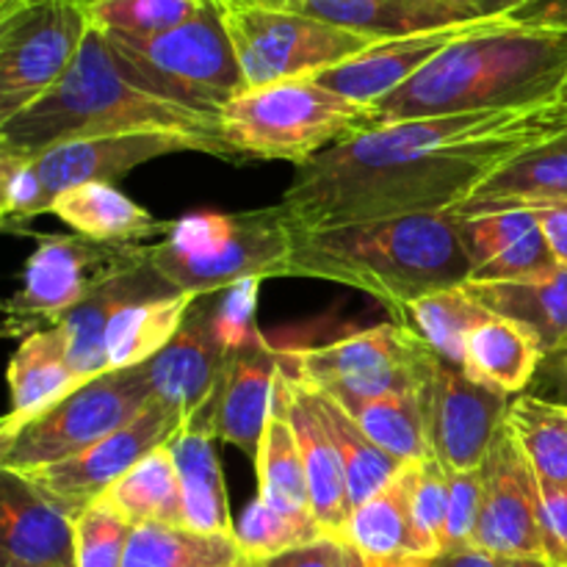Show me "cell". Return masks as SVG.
Wrapping results in <instances>:
<instances>
[{"mask_svg":"<svg viewBox=\"0 0 567 567\" xmlns=\"http://www.w3.org/2000/svg\"><path fill=\"white\" fill-rule=\"evenodd\" d=\"M567 127L565 103L377 125L297 166L277 205L293 230L449 214L502 166Z\"/></svg>","mask_w":567,"mask_h":567,"instance_id":"obj_1","label":"cell"},{"mask_svg":"<svg viewBox=\"0 0 567 567\" xmlns=\"http://www.w3.org/2000/svg\"><path fill=\"white\" fill-rule=\"evenodd\" d=\"M567 86V31L493 20L437 53L374 105L380 125L557 103Z\"/></svg>","mask_w":567,"mask_h":567,"instance_id":"obj_2","label":"cell"},{"mask_svg":"<svg viewBox=\"0 0 567 567\" xmlns=\"http://www.w3.org/2000/svg\"><path fill=\"white\" fill-rule=\"evenodd\" d=\"M288 277L330 280L388 308L393 321L415 299L471 280L460 219L419 214L360 225L293 230Z\"/></svg>","mask_w":567,"mask_h":567,"instance_id":"obj_3","label":"cell"},{"mask_svg":"<svg viewBox=\"0 0 567 567\" xmlns=\"http://www.w3.org/2000/svg\"><path fill=\"white\" fill-rule=\"evenodd\" d=\"M114 133H177L225 144L219 120L169 103L142 86L105 33L92 25L66 75L37 103L0 122V150L37 158L70 138Z\"/></svg>","mask_w":567,"mask_h":567,"instance_id":"obj_4","label":"cell"},{"mask_svg":"<svg viewBox=\"0 0 567 567\" xmlns=\"http://www.w3.org/2000/svg\"><path fill=\"white\" fill-rule=\"evenodd\" d=\"M293 227L280 205L238 214L194 210L147 244V264L175 291L205 297L249 277H288Z\"/></svg>","mask_w":567,"mask_h":567,"instance_id":"obj_5","label":"cell"},{"mask_svg":"<svg viewBox=\"0 0 567 567\" xmlns=\"http://www.w3.org/2000/svg\"><path fill=\"white\" fill-rule=\"evenodd\" d=\"M380 125L371 105L354 103L313 78L244 89L221 109L219 133L244 161L302 166L332 144Z\"/></svg>","mask_w":567,"mask_h":567,"instance_id":"obj_6","label":"cell"},{"mask_svg":"<svg viewBox=\"0 0 567 567\" xmlns=\"http://www.w3.org/2000/svg\"><path fill=\"white\" fill-rule=\"evenodd\" d=\"M105 39L142 86L214 120L247 89L214 0L203 14L161 37L122 39L105 33Z\"/></svg>","mask_w":567,"mask_h":567,"instance_id":"obj_7","label":"cell"},{"mask_svg":"<svg viewBox=\"0 0 567 567\" xmlns=\"http://www.w3.org/2000/svg\"><path fill=\"white\" fill-rule=\"evenodd\" d=\"M150 402L144 363L92 377L33 421L0 432V471L28 474L75 457L131 424Z\"/></svg>","mask_w":567,"mask_h":567,"instance_id":"obj_8","label":"cell"},{"mask_svg":"<svg viewBox=\"0 0 567 567\" xmlns=\"http://www.w3.org/2000/svg\"><path fill=\"white\" fill-rule=\"evenodd\" d=\"M227 28L247 89L316 78L354 59L377 39L280 6L214 0Z\"/></svg>","mask_w":567,"mask_h":567,"instance_id":"obj_9","label":"cell"},{"mask_svg":"<svg viewBox=\"0 0 567 567\" xmlns=\"http://www.w3.org/2000/svg\"><path fill=\"white\" fill-rule=\"evenodd\" d=\"M147 264V247H120L72 236H39L22 269V286L6 299V336L50 330L105 282Z\"/></svg>","mask_w":567,"mask_h":567,"instance_id":"obj_10","label":"cell"},{"mask_svg":"<svg viewBox=\"0 0 567 567\" xmlns=\"http://www.w3.org/2000/svg\"><path fill=\"white\" fill-rule=\"evenodd\" d=\"M92 31L89 0H14L0 9V122L50 92Z\"/></svg>","mask_w":567,"mask_h":567,"instance_id":"obj_11","label":"cell"},{"mask_svg":"<svg viewBox=\"0 0 567 567\" xmlns=\"http://www.w3.org/2000/svg\"><path fill=\"white\" fill-rule=\"evenodd\" d=\"M432 349L408 327L388 321L308 349H280L286 369L336 399L419 396Z\"/></svg>","mask_w":567,"mask_h":567,"instance_id":"obj_12","label":"cell"},{"mask_svg":"<svg viewBox=\"0 0 567 567\" xmlns=\"http://www.w3.org/2000/svg\"><path fill=\"white\" fill-rule=\"evenodd\" d=\"M419 399L432 457L441 460L446 471L482 468L513 402L474 382L437 352L426 358Z\"/></svg>","mask_w":567,"mask_h":567,"instance_id":"obj_13","label":"cell"},{"mask_svg":"<svg viewBox=\"0 0 567 567\" xmlns=\"http://www.w3.org/2000/svg\"><path fill=\"white\" fill-rule=\"evenodd\" d=\"M177 426L181 421L169 410L161 408L158 402H150L131 424L89 446L86 452L20 476L44 502L75 520L89 504L103 498L138 460L164 446Z\"/></svg>","mask_w":567,"mask_h":567,"instance_id":"obj_14","label":"cell"},{"mask_svg":"<svg viewBox=\"0 0 567 567\" xmlns=\"http://www.w3.org/2000/svg\"><path fill=\"white\" fill-rule=\"evenodd\" d=\"M172 153H205L227 164H247L227 144L177 136V133H114V136L70 138L44 150L33 161L50 203H55V197L70 188L83 183H116L136 166Z\"/></svg>","mask_w":567,"mask_h":567,"instance_id":"obj_15","label":"cell"},{"mask_svg":"<svg viewBox=\"0 0 567 567\" xmlns=\"http://www.w3.org/2000/svg\"><path fill=\"white\" fill-rule=\"evenodd\" d=\"M485 502L474 546L502 559L546 557L540 532V480L507 424L498 430L485 463Z\"/></svg>","mask_w":567,"mask_h":567,"instance_id":"obj_16","label":"cell"},{"mask_svg":"<svg viewBox=\"0 0 567 567\" xmlns=\"http://www.w3.org/2000/svg\"><path fill=\"white\" fill-rule=\"evenodd\" d=\"M275 404L286 413L288 424L293 426V435H297L316 520L327 537L341 540L349 515H352L347 471H343L341 454H338L336 443H332L330 432L321 421L310 385L291 369H286L282 358L275 385Z\"/></svg>","mask_w":567,"mask_h":567,"instance_id":"obj_17","label":"cell"},{"mask_svg":"<svg viewBox=\"0 0 567 567\" xmlns=\"http://www.w3.org/2000/svg\"><path fill=\"white\" fill-rule=\"evenodd\" d=\"M460 233L471 258L468 282L537 280L559 269L535 208L491 210L460 219Z\"/></svg>","mask_w":567,"mask_h":567,"instance_id":"obj_18","label":"cell"},{"mask_svg":"<svg viewBox=\"0 0 567 567\" xmlns=\"http://www.w3.org/2000/svg\"><path fill=\"white\" fill-rule=\"evenodd\" d=\"M227 354L210 332L208 308L194 305L181 332L144 363L153 402L169 410L177 421H186L199 408L219 396L225 380Z\"/></svg>","mask_w":567,"mask_h":567,"instance_id":"obj_19","label":"cell"},{"mask_svg":"<svg viewBox=\"0 0 567 567\" xmlns=\"http://www.w3.org/2000/svg\"><path fill=\"white\" fill-rule=\"evenodd\" d=\"M480 25H485V22H468V25L437 28V31L413 33V37L385 39V42L371 44L369 50H363L354 59L343 61V64L332 66V70L319 72L313 81L343 94V97L354 100V103L374 109L380 100L391 97L396 89L413 81L449 44H454Z\"/></svg>","mask_w":567,"mask_h":567,"instance_id":"obj_20","label":"cell"},{"mask_svg":"<svg viewBox=\"0 0 567 567\" xmlns=\"http://www.w3.org/2000/svg\"><path fill=\"white\" fill-rule=\"evenodd\" d=\"M216 437H219V396L188 415L177 426L175 435L166 441V446H169L183 485L186 529L203 532V535H233L236 520L227 502Z\"/></svg>","mask_w":567,"mask_h":567,"instance_id":"obj_21","label":"cell"},{"mask_svg":"<svg viewBox=\"0 0 567 567\" xmlns=\"http://www.w3.org/2000/svg\"><path fill=\"white\" fill-rule=\"evenodd\" d=\"M0 567H78L75 520L11 471H0Z\"/></svg>","mask_w":567,"mask_h":567,"instance_id":"obj_22","label":"cell"},{"mask_svg":"<svg viewBox=\"0 0 567 567\" xmlns=\"http://www.w3.org/2000/svg\"><path fill=\"white\" fill-rule=\"evenodd\" d=\"M280 374V349L271 347L260 332L252 343L227 354L225 380L219 391V437L258 457Z\"/></svg>","mask_w":567,"mask_h":567,"instance_id":"obj_23","label":"cell"},{"mask_svg":"<svg viewBox=\"0 0 567 567\" xmlns=\"http://www.w3.org/2000/svg\"><path fill=\"white\" fill-rule=\"evenodd\" d=\"M341 540L371 567H413L432 559L410 513V465L377 496L352 509Z\"/></svg>","mask_w":567,"mask_h":567,"instance_id":"obj_24","label":"cell"},{"mask_svg":"<svg viewBox=\"0 0 567 567\" xmlns=\"http://www.w3.org/2000/svg\"><path fill=\"white\" fill-rule=\"evenodd\" d=\"M282 9L363 33L377 42L474 22L449 0H286Z\"/></svg>","mask_w":567,"mask_h":567,"instance_id":"obj_25","label":"cell"},{"mask_svg":"<svg viewBox=\"0 0 567 567\" xmlns=\"http://www.w3.org/2000/svg\"><path fill=\"white\" fill-rule=\"evenodd\" d=\"M548 199H567V127L502 166L449 214L474 219L491 210L524 208Z\"/></svg>","mask_w":567,"mask_h":567,"instance_id":"obj_26","label":"cell"},{"mask_svg":"<svg viewBox=\"0 0 567 567\" xmlns=\"http://www.w3.org/2000/svg\"><path fill=\"white\" fill-rule=\"evenodd\" d=\"M78 385L83 382L72 369L59 327L22 338L9 363V413L0 432H11L33 421L70 396Z\"/></svg>","mask_w":567,"mask_h":567,"instance_id":"obj_27","label":"cell"},{"mask_svg":"<svg viewBox=\"0 0 567 567\" xmlns=\"http://www.w3.org/2000/svg\"><path fill=\"white\" fill-rule=\"evenodd\" d=\"M50 214L59 216L78 236L120 247H147L155 236L172 230V221L155 219L114 183H83L70 188L55 197Z\"/></svg>","mask_w":567,"mask_h":567,"instance_id":"obj_28","label":"cell"},{"mask_svg":"<svg viewBox=\"0 0 567 567\" xmlns=\"http://www.w3.org/2000/svg\"><path fill=\"white\" fill-rule=\"evenodd\" d=\"M166 291H175V288L161 280L150 269V264H144L136 271H127V275L105 282L97 293H92L86 302L78 305L72 313H66L55 324L64 336L66 354H70V363L75 374L81 377V382H89L92 377L111 371L109 358H105V330H109V321L114 319L116 310L131 302V299L155 297V293Z\"/></svg>","mask_w":567,"mask_h":567,"instance_id":"obj_29","label":"cell"},{"mask_svg":"<svg viewBox=\"0 0 567 567\" xmlns=\"http://www.w3.org/2000/svg\"><path fill=\"white\" fill-rule=\"evenodd\" d=\"M465 291L498 319L524 327L543 358L567 343V266L518 282H465Z\"/></svg>","mask_w":567,"mask_h":567,"instance_id":"obj_30","label":"cell"},{"mask_svg":"<svg viewBox=\"0 0 567 567\" xmlns=\"http://www.w3.org/2000/svg\"><path fill=\"white\" fill-rule=\"evenodd\" d=\"M197 299L192 293L166 291L122 305L105 330L109 369H133L155 358L181 332Z\"/></svg>","mask_w":567,"mask_h":567,"instance_id":"obj_31","label":"cell"},{"mask_svg":"<svg viewBox=\"0 0 567 567\" xmlns=\"http://www.w3.org/2000/svg\"><path fill=\"white\" fill-rule=\"evenodd\" d=\"M540 363L543 352L535 338L515 321L493 316L468 338L460 369L491 391L520 396L529 391Z\"/></svg>","mask_w":567,"mask_h":567,"instance_id":"obj_32","label":"cell"},{"mask_svg":"<svg viewBox=\"0 0 567 567\" xmlns=\"http://www.w3.org/2000/svg\"><path fill=\"white\" fill-rule=\"evenodd\" d=\"M105 502L125 515L133 526L138 524H175L186 526L183 509V485L177 476L169 446H158L138 460L109 493Z\"/></svg>","mask_w":567,"mask_h":567,"instance_id":"obj_33","label":"cell"},{"mask_svg":"<svg viewBox=\"0 0 567 567\" xmlns=\"http://www.w3.org/2000/svg\"><path fill=\"white\" fill-rule=\"evenodd\" d=\"M244 554L233 535H203L175 524H138L122 567H230Z\"/></svg>","mask_w":567,"mask_h":567,"instance_id":"obj_34","label":"cell"},{"mask_svg":"<svg viewBox=\"0 0 567 567\" xmlns=\"http://www.w3.org/2000/svg\"><path fill=\"white\" fill-rule=\"evenodd\" d=\"M491 310L482 308L465 286L441 288L426 297L415 299L396 324L408 327L415 338L426 343L432 352L446 358L449 363L460 365L465 354V343L480 330L485 321H491Z\"/></svg>","mask_w":567,"mask_h":567,"instance_id":"obj_35","label":"cell"},{"mask_svg":"<svg viewBox=\"0 0 567 567\" xmlns=\"http://www.w3.org/2000/svg\"><path fill=\"white\" fill-rule=\"evenodd\" d=\"M313 402L319 408L321 421H324L327 432H330L332 443H336L338 454H341L343 471H347V485H349V507L358 509L360 504L369 502L371 496L382 491L393 476L404 468L399 460L391 454L382 452L377 443L369 441L363 430L354 424L352 415L330 396V393L319 391L310 385Z\"/></svg>","mask_w":567,"mask_h":567,"instance_id":"obj_36","label":"cell"},{"mask_svg":"<svg viewBox=\"0 0 567 567\" xmlns=\"http://www.w3.org/2000/svg\"><path fill=\"white\" fill-rule=\"evenodd\" d=\"M255 474H258V498H264L269 507L293 518H316L297 435L277 404L271 408L260 452L255 457Z\"/></svg>","mask_w":567,"mask_h":567,"instance_id":"obj_37","label":"cell"},{"mask_svg":"<svg viewBox=\"0 0 567 567\" xmlns=\"http://www.w3.org/2000/svg\"><path fill=\"white\" fill-rule=\"evenodd\" d=\"M336 399V396H332ZM369 435L371 443L399 460L402 465L432 457L426 435L424 410L419 396H377V399H336Z\"/></svg>","mask_w":567,"mask_h":567,"instance_id":"obj_38","label":"cell"},{"mask_svg":"<svg viewBox=\"0 0 567 567\" xmlns=\"http://www.w3.org/2000/svg\"><path fill=\"white\" fill-rule=\"evenodd\" d=\"M504 424L524 449L537 476L567 487V408L520 393L509 402Z\"/></svg>","mask_w":567,"mask_h":567,"instance_id":"obj_39","label":"cell"},{"mask_svg":"<svg viewBox=\"0 0 567 567\" xmlns=\"http://www.w3.org/2000/svg\"><path fill=\"white\" fill-rule=\"evenodd\" d=\"M210 0H94L92 25L109 37L153 39L203 14Z\"/></svg>","mask_w":567,"mask_h":567,"instance_id":"obj_40","label":"cell"},{"mask_svg":"<svg viewBox=\"0 0 567 567\" xmlns=\"http://www.w3.org/2000/svg\"><path fill=\"white\" fill-rule=\"evenodd\" d=\"M233 537L247 563H260V559L308 546L327 535L316 518H293L255 496L233 526Z\"/></svg>","mask_w":567,"mask_h":567,"instance_id":"obj_41","label":"cell"},{"mask_svg":"<svg viewBox=\"0 0 567 567\" xmlns=\"http://www.w3.org/2000/svg\"><path fill=\"white\" fill-rule=\"evenodd\" d=\"M50 197L31 155L0 150V221L9 233H28L39 214H50Z\"/></svg>","mask_w":567,"mask_h":567,"instance_id":"obj_42","label":"cell"},{"mask_svg":"<svg viewBox=\"0 0 567 567\" xmlns=\"http://www.w3.org/2000/svg\"><path fill=\"white\" fill-rule=\"evenodd\" d=\"M133 524L105 498L89 504L75 518L78 567H122Z\"/></svg>","mask_w":567,"mask_h":567,"instance_id":"obj_43","label":"cell"},{"mask_svg":"<svg viewBox=\"0 0 567 567\" xmlns=\"http://www.w3.org/2000/svg\"><path fill=\"white\" fill-rule=\"evenodd\" d=\"M410 513L419 537L432 557H437L446 543L449 515V471L441 460L426 457L421 463H410Z\"/></svg>","mask_w":567,"mask_h":567,"instance_id":"obj_44","label":"cell"},{"mask_svg":"<svg viewBox=\"0 0 567 567\" xmlns=\"http://www.w3.org/2000/svg\"><path fill=\"white\" fill-rule=\"evenodd\" d=\"M260 286H264L260 277H249V280L236 282V286L219 291L216 305L208 308L210 332H214L216 343H219V349L225 354L238 352V349H244L260 336L258 324H255Z\"/></svg>","mask_w":567,"mask_h":567,"instance_id":"obj_45","label":"cell"},{"mask_svg":"<svg viewBox=\"0 0 567 567\" xmlns=\"http://www.w3.org/2000/svg\"><path fill=\"white\" fill-rule=\"evenodd\" d=\"M482 502H485V474H482V468L449 471V515L443 551L474 546Z\"/></svg>","mask_w":567,"mask_h":567,"instance_id":"obj_46","label":"cell"},{"mask_svg":"<svg viewBox=\"0 0 567 567\" xmlns=\"http://www.w3.org/2000/svg\"><path fill=\"white\" fill-rule=\"evenodd\" d=\"M540 532L546 559L567 567V487L546 480H540Z\"/></svg>","mask_w":567,"mask_h":567,"instance_id":"obj_47","label":"cell"},{"mask_svg":"<svg viewBox=\"0 0 567 567\" xmlns=\"http://www.w3.org/2000/svg\"><path fill=\"white\" fill-rule=\"evenodd\" d=\"M252 567H343V540L338 537H321L308 546L291 548L277 557L249 563Z\"/></svg>","mask_w":567,"mask_h":567,"instance_id":"obj_48","label":"cell"},{"mask_svg":"<svg viewBox=\"0 0 567 567\" xmlns=\"http://www.w3.org/2000/svg\"><path fill=\"white\" fill-rule=\"evenodd\" d=\"M526 393L567 408V343L559 347L557 352L543 358L540 369H537L535 380H532L529 391Z\"/></svg>","mask_w":567,"mask_h":567,"instance_id":"obj_49","label":"cell"},{"mask_svg":"<svg viewBox=\"0 0 567 567\" xmlns=\"http://www.w3.org/2000/svg\"><path fill=\"white\" fill-rule=\"evenodd\" d=\"M524 208L537 210L543 233H546L559 266H567V199H548V203L524 205Z\"/></svg>","mask_w":567,"mask_h":567,"instance_id":"obj_50","label":"cell"},{"mask_svg":"<svg viewBox=\"0 0 567 567\" xmlns=\"http://www.w3.org/2000/svg\"><path fill=\"white\" fill-rule=\"evenodd\" d=\"M509 20L518 22V25L559 28V31H567V0H529Z\"/></svg>","mask_w":567,"mask_h":567,"instance_id":"obj_51","label":"cell"},{"mask_svg":"<svg viewBox=\"0 0 567 567\" xmlns=\"http://www.w3.org/2000/svg\"><path fill=\"white\" fill-rule=\"evenodd\" d=\"M454 9L463 11L468 20L487 22V20H509L518 9H524L529 0H449Z\"/></svg>","mask_w":567,"mask_h":567,"instance_id":"obj_52","label":"cell"},{"mask_svg":"<svg viewBox=\"0 0 567 567\" xmlns=\"http://www.w3.org/2000/svg\"><path fill=\"white\" fill-rule=\"evenodd\" d=\"M430 567H504V559L485 551V548L463 546L449 548V551H441L437 557H432Z\"/></svg>","mask_w":567,"mask_h":567,"instance_id":"obj_53","label":"cell"},{"mask_svg":"<svg viewBox=\"0 0 567 567\" xmlns=\"http://www.w3.org/2000/svg\"><path fill=\"white\" fill-rule=\"evenodd\" d=\"M504 567H559V565H554L551 559L546 557H515V559H504Z\"/></svg>","mask_w":567,"mask_h":567,"instance_id":"obj_54","label":"cell"},{"mask_svg":"<svg viewBox=\"0 0 567 567\" xmlns=\"http://www.w3.org/2000/svg\"><path fill=\"white\" fill-rule=\"evenodd\" d=\"M343 567H371V565L365 563V559L360 557L352 546H347V543H343Z\"/></svg>","mask_w":567,"mask_h":567,"instance_id":"obj_55","label":"cell"},{"mask_svg":"<svg viewBox=\"0 0 567 567\" xmlns=\"http://www.w3.org/2000/svg\"><path fill=\"white\" fill-rule=\"evenodd\" d=\"M247 3H260V6H286V0H247Z\"/></svg>","mask_w":567,"mask_h":567,"instance_id":"obj_56","label":"cell"},{"mask_svg":"<svg viewBox=\"0 0 567 567\" xmlns=\"http://www.w3.org/2000/svg\"><path fill=\"white\" fill-rule=\"evenodd\" d=\"M230 567H252V565H249L247 559H241V563H236V565H230Z\"/></svg>","mask_w":567,"mask_h":567,"instance_id":"obj_57","label":"cell"},{"mask_svg":"<svg viewBox=\"0 0 567 567\" xmlns=\"http://www.w3.org/2000/svg\"><path fill=\"white\" fill-rule=\"evenodd\" d=\"M559 103H565V105H567V86H565V92H563V97H559Z\"/></svg>","mask_w":567,"mask_h":567,"instance_id":"obj_58","label":"cell"},{"mask_svg":"<svg viewBox=\"0 0 567 567\" xmlns=\"http://www.w3.org/2000/svg\"><path fill=\"white\" fill-rule=\"evenodd\" d=\"M9 3H14V0H0V9H3V6H9Z\"/></svg>","mask_w":567,"mask_h":567,"instance_id":"obj_59","label":"cell"},{"mask_svg":"<svg viewBox=\"0 0 567 567\" xmlns=\"http://www.w3.org/2000/svg\"><path fill=\"white\" fill-rule=\"evenodd\" d=\"M430 563H432V559H426V563H421V565H413V567H430Z\"/></svg>","mask_w":567,"mask_h":567,"instance_id":"obj_60","label":"cell"},{"mask_svg":"<svg viewBox=\"0 0 567 567\" xmlns=\"http://www.w3.org/2000/svg\"><path fill=\"white\" fill-rule=\"evenodd\" d=\"M89 3H94V0H89Z\"/></svg>","mask_w":567,"mask_h":567,"instance_id":"obj_61","label":"cell"}]
</instances>
